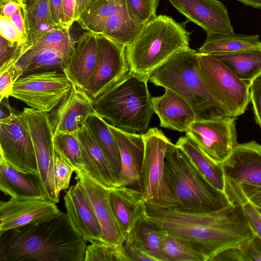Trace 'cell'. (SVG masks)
I'll use <instances>...</instances> for the list:
<instances>
[{
	"instance_id": "obj_1",
	"label": "cell",
	"mask_w": 261,
	"mask_h": 261,
	"mask_svg": "<svg viewBox=\"0 0 261 261\" xmlns=\"http://www.w3.org/2000/svg\"><path fill=\"white\" fill-rule=\"evenodd\" d=\"M146 218L168 234L189 242L205 261L231 248H241L255 234L241 205L200 213L146 205Z\"/></svg>"
},
{
	"instance_id": "obj_2",
	"label": "cell",
	"mask_w": 261,
	"mask_h": 261,
	"mask_svg": "<svg viewBox=\"0 0 261 261\" xmlns=\"http://www.w3.org/2000/svg\"><path fill=\"white\" fill-rule=\"evenodd\" d=\"M87 242L61 212L0 234V260L83 261Z\"/></svg>"
},
{
	"instance_id": "obj_3",
	"label": "cell",
	"mask_w": 261,
	"mask_h": 261,
	"mask_svg": "<svg viewBox=\"0 0 261 261\" xmlns=\"http://www.w3.org/2000/svg\"><path fill=\"white\" fill-rule=\"evenodd\" d=\"M149 79L129 72L96 97V112L108 123L125 132L144 134L154 113Z\"/></svg>"
},
{
	"instance_id": "obj_4",
	"label": "cell",
	"mask_w": 261,
	"mask_h": 261,
	"mask_svg": "<svg viewBox=\"0 0 261 261\" xmlns=\"http://www.w3.org/2000/svg\"><path fill=\"white\" fill-rule=\"evenodd\" d=\"M190 33L169 16L157 15L146 23L134 41L125 47L129 70L149 79L174 55L190 48Z\"/></svg>"
},
{
	"instance_id": "obj_5",
	"label": "cell",
	"mask_w": 261,
	"mask_h": 261,
	"mask_svg": "<svg viewBox=\"0 0 261 261\" xmlns=\"http://www.w3.org/2000/svg\"><path fill=\"white\" fill-rule=\"evenodd\" d=\"M197 53L190 48L174 55L156 69L149 80L183 98L194 111L195 121L229 116L204 84L196 68Z\"/></svg>"
},
{
	"instance_id": "obj_6",
	"label": "cell",
	"mask_w": 261,
	"mask_h": 261,
	"mask_svg": "<svg viewBox=\"0 0 261 261\" xmlns=\"http://www.w3.org/2000/svg\"><path fill=\"white\" fill-rule=\"evenodd\" d=\"M165 173L180 210L207 213L231 203L226 194L212 186L197 170L183 150L170 141L167 145Z\"/></svg>"
},
{
	"instance_id": "obj_7",
	"label": "cell",
	"mask_w": 261,
	"mask_h": 261,
	"mask_svg": "<svg viewBox=\"0 0 261 261\" xmlns=\"http://www.w3.org/2000/svg\"><path fill=\"white\" fill-rule=\"evenodd\" d=\"M196 68L212 96L229 116L244 113L250 102V83L211 55L198 53Z\"/></svg>"
},
{
	"instance_id": "obj_8",
	"label": "cell",
	"mask_w": 261,
	"mask_h": 261,
	"mask_svg": "<svg viewBox=\"0 0 261 261\" xmlns=\"http://www.w3.org/2000/svg\"><path fill=\"white\" fill-rule=\"evenodd\" d=\"M142 136L144 142L141 190L143 200L148 205L177 207L178 201L168 185L165 173V152L170 140L156 127L149 129Z\"/></svg>"
},
{
	"instance_id": "obj_9",
	"label": "cell",
	"mask_w": 261,
	"mask_h": 261,
	"mask_svg": "<svg viewBox=\"0 0 261 261\" xmlns=\"http://www.w3.org/2000/svg\"><path fill=\"white\" fill-rule=\"evenodd\" d=\"M222 165L224 193L231 203L241 205L246 191L261 189V144L238 143Z\"/></svg>"
},
{
	"instance_id": "obj_10",
	"label": "cell",
	"mask_w": 261,
	"mask_h": 261,
	"mask_svg": "<svg viewBox=\"0 0 261 261\" xmlns=\"http://www.w3.org/2000/svg\"><path fill=\"white\" fill-rule=\"evenodd\" d=\"M72 85L63 72L33 73L22 75L15 82L10 96L31 108L48 113L68 94Z\"/></svg>"
},
{
	"instance_id": "obj_11",
	"label": "cell",
	"mask_w": 261,
	"mask_h": 261,
	"mask_svg": "<svg viewBox=\"0 0 261 261\" xmlns=\"http://www.w3.org/2000/svg\"><path fill=\"white\" fill-rule=\"evenodd\" d=\"M0 145L1 156L13 168L22 173L38 175L33 141L21 113H13L0 120Z\"/></svg>"
},
{
	"instance_id": "obj_12",
	"label": "cell",
	"mask_w": 261,
	"mask_h": 261,
	"mask_svg": "<svg viewBox=\"0 0 261 261\" xmlns=\"http://www.w3.org/2000/svg\"><path fill=\"white\" fill-rule=\"evenodd\" d=\"M21 113L27 122L33 141L39 179L47 198L57 203L59 201V195L56 191L53 174L54 132L48 114L27 108Z\"/></svg>"
},
{
	"instance_id": "obj_13",
	"label": "cell",
	"mask_w": 261,
	"mask_h": 261,
	"mask_svg": "<svg viewBox=\"0 0 261 261\" xmlns=\"http://www.w3.org/2000/svg\"><path fill=\"white\" fill-rule=\"evenodd\" d=\"M236 117L195 121L186 132L200 150L217 164H223L238 144Z\"/></svg>"
},
{
	"instance_id": "obj_14",
	"label": "cell",
	"mask_w": 261,
	"mask_h": 261,
	"mask_svg": "<svg viewBox=\"0 0 261 261\" xmlns=\"http://www.w3.org/2000/svg\"><path fill=\"white\" fill-rule=\"evenodd\" d=\"M98 57L85 92L91 97L115 84L129 72L125 47L102 34H96Z\"/></svg>"
},
{
	"instance_id": "obj_15",
	"label": "cell",
	"mask_w": 261,
	"mask_h": 261,
	"mask_svg": "<svg viewBox=\"0 0 261 261\" xmlns=\"http://www.w3.org/2000/svg\"><path fill=\"white\" fill-rule=\"evenodd\" d=\"M96 112L91 97L84 90L73 85L68 94L48 113L54 135L77 134L89 116Z\"/></svg>"
},
{
	"instance_id": "obj_16",
	"label": "cell",
	"mask_w": 261,
	"mask_h": 261,
	"mask_svg": "<svg viewBox=\"0 0 261 261\" xmlns=\"http://www.w3.org/2000/svg\"><path fill=\"white\" fill-rule=\"evenodd\" d=\"M56 203L46 198H12L0 202V234L60 213Z\"/></svg>"
},
{
	"instance_id": "obj_17",
	"label": "cell",
	"mask_w": 261,
	"mask_h": 261,
	"mask_svg": "<svg viewBox=\"0 0 261 261\" xmlns=\"http://www.w3.org/2000/svg\"><path fill=\"white\" fill-rule=\"evenodd\" d=\"M79 179L93 208L101 229V241L116 246L125 239L113 214L108 188L90 177L84 169L75 170Z\"/></svg>"
},
{
	"instance_id": "obj_18",
	"label": "cell",
	"mask_w": 261,
	"mask_h": 261,
	"mask_svg": "<svg viewBox=\"0 0 261 261\" xmlns=\"http://www.w3.org/2000/svg\"><path fill=\"white\" fill-rule=\"evenodd\" d=\"M189 21L206 33H234L226 8L218 0H168Z\"/></svg>"
},
{
	"instance_id": "obj_19",
	"label": "cell",
	"mask_w": 261,
	"mask_h": 261,
	"mask_svg": "<svg viewBox=\"0 0 261 261\" xmlns=\"http://www.w3.org/2000/svg\"><path fill=\"white\" fill-rule=\"evenodd\" d=\"M117 142L121 160V169L115 187L141 190L142 165L144 142L142 134L121 130L108 123Z\"/></svg>"
},
{
	"instance_id": "obj_20",
	"label": "cell",
	"mask_w": 261,
	"mask_h": 261,
	"mask_svg": "<svg viewBox=\"0 0 261 261\" xmlns=\"http://www.w3.org/2000/svg\"><path fill=\"white\" fill-rule=\"evenodd\" d=\"M75 179V185L70 187L64 196L66 214L86 241H101L100 223L81 182Z\"/></svg>"
},
{
	"instance_id": "obj_21",
	"label": "cell",
	"mask_w": 261,
	"mask_h": 261,
	"mask_svg": "<svg viewBox=\"0 0 261 261\" xmlns=\"http://www.w3.org/2000/svg\"><path fill=\"white\" fill-rule=\"evenodd\" d=\"M109 200L125 241L138 222L146 217L147 206L142 193L130 188L115 187L109 190Z\"/></svg>"
},
{
	"instance_id": "obj_22",
	"label": "cell",
	"mask_w": 261,
	"mask_h": 261,
	"mask_svg": "<svg viewBox=\"0 0 261 261\" xmlns=\"http://www.w3.org/2000/svg\"><path fill=\"white\" fill-rule=\"evenodd\" d=\"M97 57L96 34L85 31L76 41L74 51L63 72L73 85L85 91Z\"/></svg>"
},
{
	"instance_id": "obj_23",
	"label": "cell",
	"mask_w": 261,
	"mask_h": 261,
	"mask_svg": "<svg viewBox=\"0 0 261 261\" xmlns=\"http://www.w3.org/2000/svg\"><path fill=\"white\" fill-rule=\"evenodd\" d=\"M152 106L161 127L186 133L196 120L189 103L169 89L165 88L163 95L152 97Z\"/></svg>"
},
{
	"instance_id": "obj_24",
	"label": "cell",
	"mask_w": 261,
	"mask_h": 261,
	"mask_svg": "<svg viewBox=\"0 0 261 261\" xmlns=\"http://www.w3.org/2000/svg\"><path fill=\"white\" fill-rule=\"evenodd\" d=\"M84 170L93 179L103 186L115 187L116 180L105 155L86 124L77 132Z\"/></svg>"
},
{
	"instance_id": "obj_25",
	"label": "cell",
	"mask_w": 261,
	"mask_h": 261,
	"mask_svg": "<svg viewBox=\"0 0 261 261\" xmlns=\"http://www.w3.org/2000/svg\"><path fill=\"white\" fill-rule=\"evenodd\" d=\"M0 189L12 198L48 199L38 175L16 170L2 156L0 157Z\"/></svg>"
},
{
	"instance_id": "obj_26",
	"label": "cell",
	"mask_w": 261,
	"mask_h": 261,
	"mask_svg": "<svg viewBox=\"0 0 261 261\" xmlns=\"http://www.w3.org/2000/svg\"><path fill=\"white\" fill-rule=\"evenodd\" d=\"M70 58L54 49H26L22 53L16 64L21 68L22 75L49 71L63 72Z\"/></svg>"
},
{
	"instance_id": "obj_27",
	"label": "cell",
	"mask_w": 261,
	"mask_h": 261,
	"mask_svg": "<svg viewBox=\"0 0 261 261\" xmlns=\"http://www.w3.org/2000/svg\"><path fill=\"white\" fill-rule=\"evenodd\" d=\"M175 144L183 150L197 170L212 186L224 193V174L222 164L210 159L187 136L179 138Z\"/></svg>"
},
{
	"instance_id": "obj_28",
	"label": "cell",
	"mask_w": 261,
	"mask_h": 261,
	"mask_svg": "<svg viewBox=\"0 0 261 261\" xmlns=\"http://www.w3.org/2000/svg\"><path fill=\"white\" fill-rule=\"evenodd\" d=\"M261 48L259 35L207 33L199 52L209 55L235 53Z\"/></svg>"
},
{
	"instance_id": "obj_29",
	"label": "cell",
	"mask_w": 261,
	"mask_h": 261,
	"mask_svg": "<svg viewBox=\"0 0 261 261\" xmlns=\"http://www.w3.org/2000/svg\"><path fill=\"white\" fill-rule=\"evenodd\" d=\"M145 25L132 16L122 2L119 9L108 18L101 34L126 47L134 42Z\"/></svg>"
},
{
	"instance_id": "obj_30",
	"label": "cell",
	"mask_w": 261,
	"mask_h": 261,
	"mask_svg": "<svg viewBox=\"0 0 261 261\" xmlns=\"http://www.w3.org/2000/svg\"><path fill=\"white\" fill-rule=\"evenodd\" d=\"M86 125L107 159L116 181L121 169L120 155L117 142L108 122L96 112L89 116Z\"/></svg>"
},
{
	"instance_id": "obj_31",
	"label": "cell",
	"mask_w": 261,
	"mask_h": 261,
	"mask_svg": "<svg viewBox=\"0 0 261 261\" xmlns=\"http://www.w3.org/2000/svg\"><path fill=\"white\" fill-rule=\"evenodd\" d=\"M211 55L222 61L243 81L250 83L261 74V48Z\"/></svg>"
},
{
	"instance_id": "obj_32",
	"label": "cell",
	"mask_w": 261,
	"mask_h": 261,
	"mask_svg": "<svg viewBox=\"0 0 261 261\" xmlns=\"http://www.w3.org/2000/svg\"><path fill=\"white\" fill-rule=\"evenodd\" d=\"M121 0H96L82 12L76 22L86 32L101 34L108 18L122 5Z\"/></svg>"
},
{
	"instance_id": "obj_33",
	"label": "cell",
	"mask_w": 261,
	"mask_h": 261,
	"mask_svg": "<svg viewBox=\"0 0 261 261\" xmlns=\"http://www.w3.org/2000/svg\"><path fill=\"white\" fill-rule=\"evenodd\" d=\"M24 17L27 41L23 44V50L40 35L53 28H60L53 21L48 0H37L24 10Z\"/></svg>"
},
{
	"instance_id": "obj_34",
	"label": "cell",
	"mask_w": 261,
	"mask_h": 261,
	"mask_svg": "<svg viewBox=\"0 0 261 261\" xmlns=\"http://www.w3.org/2000/svg\"><path fill=\"white\" fill-rule=\"evenodd\" d=\"M166 233L165 230L146 217L138 222L126 241L137 245L158 261H161L160 248Z\"/></svg>"
},
{
	"instance_id": "obj_35",
	"label": "cell",
	"mask_w": 261,
	"mask_h": 261,
	"mask_svg": "<svg viewBox=\"0 0 261 261\" xmlns=\"http://www.w3.org/2000/svg\"><path fill=\"white\" fill-rule=\"evenodd\" d=\"M161 261H205L204 255L189 242L168 234L160 248Z\"/></svg>"
},
{
	"instance_id": "obj_36",
	"label": "cell",
	"mask_w": 261,
	"mask_h": 261,
	"mask_svg": "<svg viewBox=\"0 0 261 261\" xmlns=\"http://www.w3.org/2000/svg\"><path fill=\"white\" fill-rule=\"evenodd\" d=\"M75 44L76 42L70 34L69 29L55 28L39 36L24 50L50 48L71 57L74 51Z\"/></svg>"
},
{
	"instance_id": "obj_37",
	"label": "cell",
	"mask_w": 261,
	"mask_h": 261,
	"mask_svg": "<svg viewBox=\"0 0 261 261\" xmlns=\"http://www.w3.org/2000/svg\"><path fill=\"white\" fill-rule=\"evenodd\" d=\"M55 150L75 170L84 169L77 134L59 133L54 135Z\"/></svg>"
},
{
	"instance_id": "obj_38",
	"label": "cell",
	"mask_w": 261,
	"mask_h": 261,
	"mask_svg": "<svg viewBox=\"0 0 261 261\" xmlns=\"http://www.w3.org/2000/svg\"><path fill=\"white\" fill-rule=\"evenodd\" d=\"M84 261H128L123 245L116 246L101 241H94L87 246Z\"/></svg>"
},
{
	"instance_id": "obj_39",
	"label": "cell",
	"mask_w": 261,
	"mask_h": 261,
	"mask_svg": "<svg viewBox=\"0 0 261 261\" xmlns=\"http://www.w3.org/2000/svg\"><path fill=\"white\" fill-rule=\"evenodd\" d=\"M129 13L139 22L146 24L156 15L159 0H121Z\"/></svg>"
},
{
	"instance_id": "obj_40",
	"label": "cell",
	"mask_w": 261,
	"mask_h": 261,
	"mask_svg": "<svg viewBox=\"0 0 261 261\" xmlns=\"http://www.w3.org/2000/svg\"><path fill=\"white\" fill-rule=\"evenodd\" d=\"M18 58H13L0 66V101L9 97L15 82L23 75L17 65Z\"/></svg>"
},
{
	"instance_id": "obj_41",
	"label": "cell",
	"mask_w": 261,
	"mask_h": 261,
	"mask_svg": "<svg viewBox=\"0 0 261 261\" xmlns=\"http://www.w3.org/2000/svg\"><path fill=\"white\" fill-rule=\"evenodd\" d=\"M75 169L55 150L53 158V174L57 193L69 186L72 174Z\"/></svg>"
},
{
	"instance_id": "obj_42",
	"label": "cell",
	"mask_w": 261,
	"mask_h": 261,
	"mask_svg": "<svg viewBox=\"0 0 261 261\" xmlns=\"http://www.w3.org/2000/svg\"><path fill=\"white\" fill-rule=\"evenodd\" d=\"M249 96L255 121L261 128V74L250 83Z\"/></svg>"
},
{
	"instance_id": "obj_43",
	"label": "cell",
	"mask_w": 261,
	"mask_h": 261,
	"mask_svg": "<svg viewBox=\"0 0 261 261\" xmlns=\"http://www.w3.org/2000/svg\"><path fill=\"white\" fill-rule=\"evenodd\" d=\"M243 214L254 233L261 239V211L249 202L241 205Z\"/></svg>"
},
{
	"instance_id": "obj_44",
	"label": "cell",
	"mask_w": 261,
	"mask_h": 261,
	"mask_svg": "<svg viewBox=\"0 0 261 261\" xmlns=\"http://www.w3.org/2000/svg\"><path fill=\"white\" fill-rule=\"evenodd\" d=\"M22 45L0 37V66L9 60L20 56Z\"/></svg>"
},
{
	"instance_id": "obj_45",
	"label": "cell",
	"mask_w": 261,
	"mask_h": 261,
	"mask_svg": "<svg viewBox=\"0 0 261 261\" xmlns=\"http://www.w3.org/2000/svg\"><path fill=\"white\" fill-rule=\"evenodd\" d=\"M241 249L243 261H261V239L255 234Z\"/></svg>"
},
{
	"instance_id": "obj_46",
	"label": "cell",
	"mask_w": 261,
	"mask_h": 261,
	"mask_svg": "<svg viewBox=\"0 0 261 261\" xmlns=\"http://www.w3.org/2000/svg\"><path fill=\"white\" fill-rule=\"evenodd\" d=\"M123 248L128 261H158L155 257L130 241H125Z\"/></svg>"
},
{
	"instance_id": "obj_47",
	"label": "cell",
	"mask_w": 261,
	"mask_h": 261,
	"mask_svg": "<svg viewBox=\"0 0 261 261\" xmlns=\"http://www.w3.org/2000/svg\"><path fill=\"white\" fill-rule=\"evenodd\" d=\"M0 34L1 36L13 43L23 44L10 19L2 16H0Z\"/></svg>"
},
{
	"instance_id": "obj_48",
	"label": "cell",
	"mask_w": 261,
	"mask_h": 261,
	"mask_svg": "<svg viewBox=\"0 0 261 261\" xmlns=\"http://www.w3.org/2000/svg\"><path fill=\"white\" fill-rule=\"evenodd\" d=\"M10 19L15 27L22 43L25 44L27 41V34L24 8H20Z\"/></svg>"
},
{
	"instance_id": "obj_49",
	"label": "cell",
	"mask_w": 261,
	"mask_h": 261,
	"mask_svg": "<svg viewBox=\"0 0 261 261\" xmlns=\"http://www.w3.org/2000/svg\"><path fill=\"white\" fill-rule=\"evenodd\" d=\"M76 0H62L63 26L69 29L75 22L74 15Z\"/></svg>"
},
{
	"instance_id": "obj_50",
	"label": "cell",
	"mask_w": 261,
	"mask_h": 261,
	"mask_svg": "<svg viewBox=\"0 0 261 261\" xmlns=\"http://www.w3.org/2000/svg\"><path fill=\"white\" fill-rule=\"evenodd\" d=\"M48 1L52 19L55 25L57 27H63L62 0H48Z\"/></svg>"
},
{
	"instance_id": "obj_51",
	"label": "cell",
	"mask_w": 261,
	"mask_h": 261,
	"mask_svg": "<svg viewBox=\"0 0 261 261\" xmlns=\"http://www.w3.org/2000/svg\"><path fill=\"white\" fill-rule=\"evenodd\" d=\"M0 5L1 9V16L8 18H10L20 8H24L22 2L17 0L8 1L0 4Z\"/></svg>"
},
{
	"instance_id": "obj_52",
	"label": "cell",
	"mask_w": 261,
	"mask_h": 261,
	"mask_svg": "<svg viewBox=\"0 0 261 261\" xmlns=\"http://www.w3.org/2000/svg\"><path fill=\"white\" fill-rule=\"evenodd\" d=\"M214 260L243 261L241 249L234 248L226 250L215 256L212 261Z\"/></svg>"
},
{
	"instance_id": "obj_53",
	"label": "cell",
	"mask_w": 261,
	"mask_h": 261,
	"mask_svg": "<svg viewBox=\"0 0 261 261\" xmlns=\"http://www.w3.org/2000/svg\"><path fill=\"white\" fill-rule=\"evenodd\" d=\"M249 202L261 210V189L246 191L243 194L241 205Z\"/></svg>"
},
{
	"instance_id": "obj_54",
	"label": "cell",
	"mask_w": 261,
	"mask_h": 261,
	"mask_svg": "<svg viewBox=\"0 0 261 261\" xmlns=\"http://www.w3.org/2000/svg\"><path fill=\"white\" fill-rule=\"evenodd\" d=\"M8 98L9 97H5L0 101V120L7 118L14 113L9 105Z\"/></svg>"
},
{
	"instance_id": "obj_55",
	"label": "cell",
	"mask_w": 261,
	"mask_h": 261,
	"mask_svg": "<svg viewBox=\"0 0 261 261\" xmlns=\"http://www.w3.org/2000/svg\"><path fill=\"white\" fill-rule=\"evenodd\" d=\"M96 0H76L74 19L76 21L80 14L91 3Z\"/></svg>"
},
{
	"instance_id": "obj_56",
	"label": "cell",
	"mask_w": 261,
	"mask_h": 261,
	"mask_svg": "<svg viewBox=\"0 0 261 261\" xmlns=\"http://www.w3.org/2000/svg\"><path fill=\"white\" fill-rule=\"evenodd\" d=\"M246 5L254 8L261 9V0H237Z\"/></svg>"
},
{
	"instance_id": "obj_57",
	"label": "cell",
	"mask_w": 261,
	"mask_h": 261,
	"mask_svg": "<svg viewBox=\"0 0 261 261\" xmlns=\"http://www.w3.org/2000/svg\"><path fill=\"white\" fill-rule=\"evenodd\" d=\"M37 0H21L24 10L31 7Z\"/></svg>"
},
{
	"instance_id": "obj_58",
	"label": "cell",
	"mask_w": 261,
	"mask_h": 261,
	"mask_svg": "<svg viewBox=\"0 0 261 261\" xmlns=\"http://www.w3.org/2000/svg\"><path fill=\"white\" fill-rule=\"evenodd\" d=\"M260 211H261V210H260Z\"/></svg>"
}]
</instances>
